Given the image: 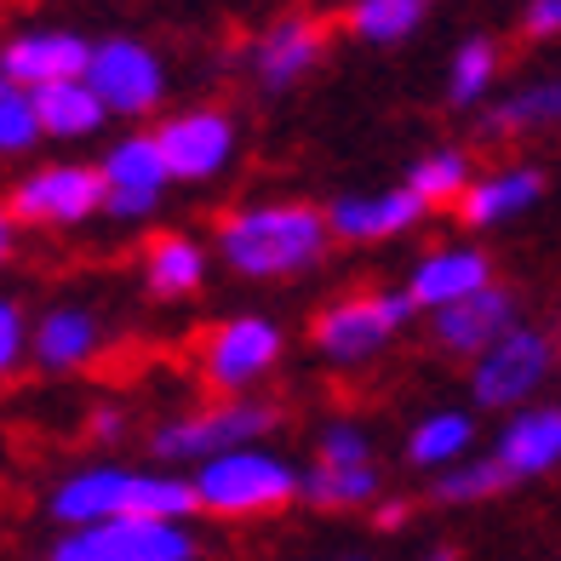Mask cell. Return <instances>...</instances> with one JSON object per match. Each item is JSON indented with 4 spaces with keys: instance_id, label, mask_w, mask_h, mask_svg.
Returning <instances> with one entry per match:
<instances>
[{
    "instance_id": "cell-27",
    "label": "cell",
    "mask_w": 561,
    "mask_h": 561,
    "mask_svg": "<svg viewBox=\"0 0 561 561\" xmlns=\"http://www.w3.org/2000/svg\"><path fill=\"white\" fill-rule=\"evenodd\" d=\"M510 481H516V476L504 470L499 453H493V458H470V465L436 470V499H442V504H470V499H488V493L510 488Z\"/></svg>"
},
{
    "instance_id": "cell-30",
    "label": "cell",
    "mask_w": 561,
    "mask_h": 561,
    "mask_svg": "<svg viewBox=\"0 0 561 561\" xmlns=\"http://www.w3.org/2000/svg\"><path fill=\"white\" fill-rule=\"evenodd\" d=\"M550 121H561V81H539V87H527V92H516L510 104H499L493 110V133H510V126H550Z\"/></svg>"
},
{
    "instance_id": "cell-5",
    "label": "cell",
    "mask_w": 561,
    "mask_h": 561,
    "mask_svg": "<svg viewBox=\"0 0 561 561\" xmlns=\"http://www.w3.org/2000/svg\"><path fill=\"white\" fill-rule=\"evenodd\" d=\"M419 298L413 287L407 293H367V298H339L327 304L321 321H316V350L327 355V362H367V355H378L407 321H413Z\"/></svg>"
},
{
    "instance_id": "cell-11",
    "label": "cell",
    "mask_w": 561,
    "mask_h": 561,
    "mask_svg": "<svg viewBox=\"0 0 561 561\" xmlns=\"http://www.w3.org/2000/svg\"><path fill=\"white\" fill-rule=\"evenodd\" d=\"M275 355H280L275 321H264V316H236V321H224L218 333L201 344V367H207V385H218V390H247V385H259V378L275 367Z\"/></svg>"
},
{
    "instance_id": "cell-4",
    "label": "cell",
    "mask_w": 561,
    "mask_h": 561,
    "mask_svg": "<svg viewBox=\"0 0 561 561\" xmlns=\"http://www.w3.org/2000/svg\"><path fill=\"white\" fill-rule=\"evenodd\" d=\"M53 561H190L195 539L178 516H104L87 527H64V539L46 550Z\"/></svg>"
},
{
    "instance_id": "cell-1",
    "label": "cell",
    "mask_w": 561,
    "mask_h": 561,
    "mask_svg": "<svg viewBox=\"0 0 561 561\" xmlns=\"http://www.w3.org/2000/svg\"><path fill=\"white\" fill-rule=\"evenodd\" d=\"M333 241V218L304 201H259L218 224V259L247 280H280L321 264Z\"/></svg>"
},
{
    "instance_id": "cell-12",
    "label": "cell",
    "mask_w": 561,
    "mask_h": 561,
    "mask_svg": "<svg viewBox=\"0 0 561 561\" xmlns=\"http://www.w3.org/2000/svg\"><path fill=\"white\" fill-rule=\"evenodd\" d=\"M156 138L167 149V167H172L178 184H207V178H218L229 167V156H236V126L218 110L172 115V121L156 126Z\"/></svg>"
},
{
    "instance_id": "cell-18",
    "label": "cell",
    "mask_w": 561,
    "mask_h": 561,
    "mask_svg": "<svg viewBox=\"0 0 561 561\" xmlns=\"http://www.w3.org/2000/svg\"><path fill=\"white\" fill-rule=\"evenodd\" d=\"M316 58H321V35H316V23H304V18H280L275 30H264L259 46H252V69H259V81L270 92L304 81V75L316 69Z\"/></svg>"
},
{
    "instance_id": "cell-3",
    "label": "cell",
    "mask_w": 561,
    "mask_h": 561,
    "mask_svg": "<svg viewBox=\"0 0 561 561\" xmlns=\"http://www.w3.org/2000/svg\"><path fill=\"white\" fill-rule=\"evenodd\" d=\"M293 493H304V476L287 465V458L264 453L259 442L224 447L213 458H201V470H195L201 510H207V516H229V522L275 516L280 504H293Z\"/></svg>"
},
{
    "instance_id": "cell-26",
    "label": "cell",
    "mask_w": 561,
    "mask_h": 561,
    "mask_svg": "<svg viewBox=\"0 0 561 561\" xmlns=\"http://www.w3.org/2000/svg\"><path fill=\"white\" fill-rule=\"evenodd\" d=\"M493 75H499V46H493L488 35H476V41L458 46L453 75H447V98H453L458 110H470V104H481V98H488Z\"/></svg>"
},
{
    "instance_id": "cell-15",
    "label": "cell",
    "mask_w": 561,
    "mask_h": 561,
    "mask_svg": "<svg viewBox=\"0 0 561 561\" xmlns=\"http://www.w3.org/2000/svg\"><path fill=\"white\" fill-rule=\"evenodd\" d=\"M430 201L401 184V190H385V195H339L327 218H333V236L339 241H385V236H401V229H413L424 218Z\"/></svg>"
},
{
    "instance_id": "cell-32",
    "label": "cell",
    "mask_w": 561,
    "mask_h": 561,
    "mask_svg": "<svg viewBox=\"0 0 561 561\" xmlns=\"http://www.w3.org/2000/svg\"><path fill=\"white\" fill-rule=\"evenodd\" d=\"M23 344H30V327H23V316H18V304H0V367H18V355H23Z\"/></svg>"
},
{
    "instance_id": "cell-22",
    "label": "cell",
    "mask_w": 561,
    "mask_h": 561,
    "mask_svg": "<svg viewBox=\"0 0 561 561\" xmlns=\"http://www.w3.org/2000/svg\"><path fill=\"white\" fill-rule=\"evenodd\" d=\"M470 442H476L470 413H453V407H442V413H430L413 436H407V458H413L419 470H447V465H458V458L470 453Z\"/></svg>"
},
{
    "instance_id": "cell-6",
    "label": "cell",
    "mask_w": 561,
    "mask_h": 561,
    "mask_svg": "<svg viewBox=\"0 0 561 561\" xmlns=\"http://www.w3.org/2000/svg\"><path fill=\"white\" fill-rule=\"evenodd\" d=\"M275 424V407H259V401H229V407H213V413H190V419H172V424H156L149 436V453L161 465H201L224 447H241V442H259L264 430Z\"/></svg>"
},
{
    "instance_id": "cell-14",
    "label": "cell",
    "mask_w": 561,
    "mask_h": 561,
    "mask_svg": "<svg viewBox=\"0 0 561 561\" xmlns=\"http://www.w3.org/2000/svg\"><path fill=\"white\" fill-rule=\"evenodd\" d=\"M87 64H92V41L69 35V30H30V35H12L7 53H0L7 81H23V87L69 81V75H87Z\"/></svg>"
},
{
    "instance_id": "cell-29",
    "label": "cell",
    "mask_w": 561,
    "mask_h": 561,
    "mask_svg": "<svg viewBox=\"0 0 561 561\" xmlns=\"http://www.w3.org/2000/svg\"><path fill=\"white\" fill-rule=\"evenodd\" d=\"M407 184H413V190L430 201V207H436V201H458V195L476 184V178H470V161L458 156V149H430L424 161H413Z\"/></svg>"
},
{
    "instance_id": "cell-10",
    "label": "cell",
    "mask_w": 561,
    "mask_h": 561,
    "mask_svg": "<svg viewBox=\"0 0 561 561\" xmlns=\"http://www.w3.org/2000/svg\"><path fill=\"white\" fill-rule=\"evenodd\" d=\"M104 213L121 224H138L161 207V195L172 184V167H167V149L161 138H121L104 161Z\"/></svg>"
},
{
    "instance_id": "cell-13",
    "label": "cell",
    "mask_w": 561,
    "mask_h": 561,
    "mask_svg": "<svg viewBox=\"0 0 561 561\" xmlns=\"http://www.w3.org/2000/svg\"><path fill=\"white\" fill-rule=\"evenodd\" d=\"M510 327H516V298H510L504 287H493V280L481 293H470V298L430 310V333H436V344L447 355H470V362L488 344H499Z\"/></svg>"
},
{
    "instance_id": "cell-2",
    "label": "cell",
    "mask_w": 561,
    "mask_h": 561,
    "mask_svg": "<svg viewBox=\"0 0 561 561\" xmlns=\"http://www.w3.org/2000/svg\"><path fill=\"white\" fill-rule=\"evenodd\" d=\"M46 510L64 527H87L104 516H190V510H201V499H195V481L184 476H133L115 465H92L58 481Z\"/></svg>"
},
{
    "instance_id": "cell-9",
    "label": "cell",
    "mask_w": 561,
    "mask_h": 561,
    "mask_svg": "<svg viewBox=\"0 0 561 561\" xmlns=\"http://www.w3.org/2000/svg\"><path fill=\"white\" fill-rule=\"evenodd\" d=\"M87 81L104 92L110 115H149L167 98V75H161V58L149 53L144 41H98L92 46V64H87Z\"/></svg>"
},
{
    "instance_id": "cell-34",
    "label": "cell",
    "mask_w": 561,
    "mask_h": 561,
    "mask_svg": "<svg viewBox=\"0 0 561 561\" xmlns=\"http://www.w3.org/2000/svg\"><path fill=\"white\" fill-rule=\"evenodd\" d=\"M121 430H126V419L115 413V407H104V413H98V419H92V436H98V442H115V436H121Z\"/></svg>"
},
{
    "instance_id": "cell-19",
    "label": "cell",
    "mask_w": 561,
    "mask_h": 561,
    "mask_svg": "<svg viewBox=\"0 0 561 561\" xmlns=\"http://www.w3.org/2000/svg\"><path fill=\"white\" fill-rule=\"evenodd\" d=\"M539 195H545L539 172H533V167H510V172H493V178H476V184L458 195V218H465L470 229H493L504 218L527 213Z\"/></svg>"
},
{
    "instance_id": "cell-21",
    "label": "cell",
    "mask_w": 561,
    "mask_h": 561,
    "mask_svg": "<svg viewBox=\"0 0 561 561\" xmlns=\"http://www.w3.org/2000/svg\"><path fill=\"white\" fill-rule=\"evenodd\" d=\"M35 104H41V121H46V138H92L104 126L110 104L87 75H69V81H46L35 87Z\"/></svg>"
},
{
    "instance_id": "cell-31",
    "label": "cell",
    "mask_w": 561,
    "mask_h": 561,
    "mask_svg": "<svg viewBox=\"0 0 561 561\" xmlns=\"http://www.w3.org/2000/svg\"><path fill=\"white\" fill-rule=\"evenodd\" d=\"M316 458H327V465H373V436H367L362 424L339 419V424H327V430H321Z\"/></svg>"
},
{
    "instance_id": "cell-8",
    "label": "cell",
    "mask_w": 561,
    "mask_h": 561,
    "mask_svg": "<svg viewBox=\"0 0 561 561\" xmlns=\"http://www.w3.org/2000/svg\"><path fill=\"white\" fill-rule=\"evenodd\" d=\"M104 207V167H35L12 190V218L23 224H87Z\"/></svg>"
},
{
    "instance_id": "cell-20",
    "label": "cell",
    "mask_w": 561,
    "mask_h": 561,
    "mask_svg": "<svg viewBox=\"0 0 561 561\" xmlns=\"http://www.w3.org/2000/svg\"><path fill=\"white\" fill-rule=\"evenodd\" d=\"M493 453L504 458V470L516 476V481L556 470L561 465V407H533V413L510 419Z\"/></svg>"
},
{
    "instance_id": "cell-28",
    "label": "cell",
    "mask_w": 561,
    "mask_h": 561,
    "mask_svg": "<svg viewBox=\"0 0 561 561\" xmlns=\"http://www.w3.org/2000/svg\"><path fill=\"white\" fill-rule=\"evenodd\" d=\"M41 138H46V121H41V104H35V87L7 81L0 87V149L18 156V149H30Z\"/></svg>"
},
{
    "instance_id": "cell-25",
    "label": "cell",
    "mask_w": 561,
    "mask_h": 561,
    "mask_svg": "<svg viewBox=\"0 0 561 561\" xmlns=\"http://www.w3.org/2000/svg\"><path fill=\"white\" fill-rule=\"evenodd\" d=\"M424 0H350V30L373 46H396L419 30Z\"/></svg>"
},
{
    "instance_id": "cell-33",
    "label": "cell",
    "mask_w": 561,
    "mask_h": 561,
    "mask_svg": "<svg viewBox=\"0 0 561 561\" xmlns=\"http://www.w3.org/2000/svg\"><path fill=\"white\" fill-rule=\"evenodd\" d=\"M527 35H561V0H527Z\"/></svg>"
},
{
    "instance_id": "cell-24",
    "label": "cell",
    "mask_w": 561,
    "mask_h": 561,
    "mask_svg": "<svg viewBox=\"0 0 561 561\" xmlns=\"http://www.w3.org/2000/svg\"><path fill=\"white\" fill-rule=\"evenodd\" d=\"M304 499L321 504V510L367 504V499H378V470L373 465H327V458H316V465L304 470Z\"/></svg>"
},
{
    "instance_id": "cell-35",
    "label": "cell",
    "mask_w": 561,
    "mask_h": 561,
    "mask_svg": "<svg viewBox=\"0 0 561 561\" xmlns=\"http://www.w3.org/2000/svg\"><path fill=\"white\" fill-rule=\"evenodd\" d=\"M401 516H407L401 504H390V510H378V527H401Z\"/></svg>"
},
{
    "instance_id": "cell-23",
    "label": "cell",
    "mask_w": 561,
    "mask_h": 561,
    "mask_svg": "<svg viewBox=\"0 0 561 561\" xmlns=\"http://www.w3.org/2000/svg\"><path fill=\"white\" fill-rule=\"evenodd\" d=\"M201 275H207V264H201V247L184 241V236H161L156 247L144 252V280L156 298H184L201 287Z\"/></svg>"
},
{
    "instance_id": "cell-16",
    "label": "cell",
    "mask_w": 561,
    "mask_h": 561,
    "mask_svg": "<svg viewBox=\"0 0 561 561\" xmlns=\"http://www.w3.org/2000/svg\"><path fill=\"white\" fill-rule=\"evenodd\" d=\"M98 316L81 310V304H58V310H46L30 333V355L41 373H75L81 362L98 355Z\"/></svg>"
},
{
    "instance_id": "cell-17",
    "label": "cell",
    "mask_w": 561,
    "mask_h": 561,
    "mask_svg": "<svg viewBox=\"0 0 561 561\" xmlns=\"http://www.w3.org/2000/svg\"><path fill=\"white\" fill-rule=\"evenodd\" d=\"M493 280V264L481 259V252L470 247H447V252H430V259L413 264V298H419V310H442V304H458V298H470L481 293Z\"/></svg>"
},
{
    "instance_id": "cell-7",
    "label": "cell",
    "mask_w": 561,
    "mask_h": 561,
    "mask_svg": "<svg viewBox=\"0 0 561 561\" xmlns=\"http://www.w3.org/2000/svg\"><path fill=\"white\" fill-rule=\"evenodd\" d=\"M545 373H550V339L527 333V327H510L499 344H488L476 355L470 396H476V407H488V413H504V407H522L539 390Z\"/></svg>"
}]
</instances>
